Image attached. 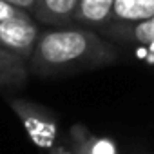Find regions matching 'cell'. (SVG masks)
<instances>
[{
  "instance_id": "1",
  "label": "cell",
  "mask_w": 154,
  "mask_h": 154,
  "mask_svg": "<svg viewBox=\"0 0 154 154\" xmlns=\"http://www.w3.org/2000/svg\"><path fill=\"white\" fill-rule=\"evenodd\" d=\"M118 60V49L93 29L63 26L40 33L29 58V71L40 78H54L112 65Z\"/></svg>"
},
{
  "instance_id": "2",
  "label": "cell",
  "mask_w": 154,
  "mask_h": 154,
  "mask_svg": "<svg viewBox=\"0 0 154 154\" xmlns=\"http://www.w3.org/2000/svg\"><path fill=\"white\" fill-rule=\"evenodd\" d=\"M8 103L18 116L36 149H40L42 152H49L62 143L58 134V116L49 107L26 98H11Z\"/></svg>"
},
{
  "instance_id": "3",
  "label": "cell",
  "mask_w": 154,
  "mask_h": 154,
  "mask_svg": "<svg viewBox=\"0 0 154 154\" xmlns=\"http://www.w3.org/2000/svg\"><path fill=\"white\" fill-rule=\"evenodd\" d=\"M42 29L35 22V17L0 20V47H4L26 60L31 58Z\"/></svg>"
},
{
  "instance_id": "4",
  "label": "cell",
  "mask_w": 154,
  "mask_h": 154,
  "mask_svg": "<svg viewBox=\"0 0 154 154\" xmlns=\"http://www.w3.org/2000/svg\"><path fill=\"white\" fill-rule=\"evenodd\" d=\"M102 33L111 40L134 45L147 62L154 63V17L134 24L111 22L102 29Z\"/></svg>"
},
{
  "instance_id": "5",
  "label": "cell",
  "mask_w": 154,
  "mask_h": 154,
  "mask_svg": "<svg viewBox=\"0 0 154 154\" xmlns=\"http://www.w3.org/2000/svg\"><path fill=\"white\" fill-rule=\"evenodd\" d=\"M69 147L74 154H122L112 140L93 134L84 123H74L69 129Z\"/></svg>"
},
{
  "instance_id": "6",
  "label": "cell",
  "mask_w": 154,
  "mask_h": 154,
  "mask_svg": "<svg viewBox=\"0 0 154 154\" xmlns=\"http://www.w3.org/2000/svg\"><path fill=\"white\" fill-rule=\"evenodd\" d=\"M114 0H80L72 17V26L102 31L112 22Z\"/></svg>"
},
{
  "instance_id": "7",
  "label": "cell",
  "mask_w": 154,
  "mask_h": 154,
  "mask_svg": "<svg viewBox=\"0 0 154 154\" xmlns=\"http://www.w3.org/2000/svg\"><path fill=\"white\" fill-rule=\"evenodd\" d=\"M80 0H36L33 17L47 26H72V17Z\"/></svg>"
},
{
  "instance_id": "8",
  "label": "cell",
  "mask_w": 154,
  "mask_h": 154,
  "mask_svg": "<svg viewBox=\"0 0 154 154\" xmlns=\"http://www.w3.org/2000/svg\"><path fill=\"white\" fill-rule=\"evenodd\" d=\"M29 60L0 47V89H18L27 82Z\"/></svg>"
},
{
  "instance_id": "9",
  "label": "cell",
  "mask_w": 154,
  "mask_h": 154,
  "mask_svg": "<svg viewBox=\"0 0 154 154\" xmlns=\"http://www.w3.org/2000/svg\"><path fill=\"white\" fill-rule=\"evenodd\" d=\"M154 17V0H114L112 22L134 24Z\"/></svg>"
},
{
  "instance_id": "10",
  "label": "cell",
  "mask_w": 154,
  "mask_h": 154,
  "mask_svg": "<svg viewBox=\"0 0 154 154\" xmlns=\"http://www.w3.org/2000/svg\"><path fill=\"white\" fill-rule=\"evenodd\" d=\"M31 13L26 9H20L17 6H13L11 2L0 0V20H8V18H22V17H29Z\"/></svg>"
},
{
  "instance_id": "11",
  "label": "cell",
  "mask_w": 154,
  "mask_h": 154,
  "mask_svg": "<svg viewBox=\"0 0 154 154\" xmlns=\"http://www.w3.org/2000/svg\"><path fill=\"white\" fill-rule=\"evenodd\" d=\"M6 2H11L13 6H17V8H20V9L29 11L31 15H33L35 6H36V0H6Z\"/></svg>"
},
{
  "instance_id": "12",
  "label": "cell",
  "mask_w": 154,
  "mask_h": 154,
  "mask_svg": "<svg viewBox=\"0 0 154 154\" xmlns=\"http://www.w3.org/2000/svg\"><path fill=\"white\" fill-rule=\"evenodd\" d=\"M45 154H74V152H72V149L69 147V141H67V143H60L58 147H54L53 150H49Z\"/></svg>"
}]
</instances>
